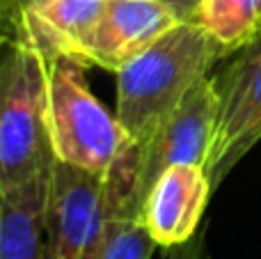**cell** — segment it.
I'll return each mask as SVG.
<instances>
[{
	"mask_svg": "<svg viewBox=\"0 0 261 259\" xmlns=\"http://www.w3.org/2000/svg\"><path fill=\"white\" fill-rule=\"evenodd\" d=\"M225 48L193 21H179L117 71V113L133 145H142L184 96L211 73Z\"/></svg>",
	"mask_w": 261,
	"mask_h": 259,
	"instance_id": "obj_1",
	"label": "cell"
},
{
	"mask_svg": "<svg viewBox=\"0 0 261 259\" xmlns=\"http://www.w3.org/2000/svg\"><path fill=\"white\" fill-rule=\"evenodd\" d=\"M53 161L48 60L23 37H12L0 69V193L48 174Z\"/></svg>",
	"mask_w": 261,
	"mask_h": 259,
	"instance_id": "obj_2",
	"label": "cell"
},
{
	"mask_svg": "<svg viewBox=\"0 0 261 259\" xmlns=\"http://www.w3.org/2000/svg\"><path fill=\"white\" fill-rule=\"evenodd\" d=\"M85 69L71 58L48 60V128L60 163L108 177L133 147L117 113L92 92Z\"/></svg>",
	"mask_w": 261,
	"mask_h": 259,
	"instance_id": "obj_3",
	"label": "cell"
},
{
	"mask_svg": "<svg viewBox=\"0 0 261 259\" xmlns=\"http://www.w3.org/2000/svg\"><path fill=\"white\" fill-rule=\"evenodd\" d=\"M218 94L213 76H206L184 96L179 106L161 122V126L138 147V163L130 186V195L124 206L140 216L144 197L165 170L174 165H204L208 163L216 133Z\"/></svg>",
	"mask_w": 261,
	"mask_h": 259,
	"instance_id": "obj_4",
	"label": "cell"
},
{
	"mask_svg": "<svg viewBox=\"0 0 261 259\" xmlns=\"http://www.w3.org/2000/svg\"><path fill=\"white\" fill-rule=\"evenodd\" d=\"M108 220V177L53 161L46 197L48 259H101Z\"/></svg>",
	"mask_w": 261,
	"mask_h": 259,
	"instance_id": "obj_5",
	"label": "cell"
},
{
	"mask_svg": "<svg viewBox=\"0 0 261 259\" xmlns=\"http://www.w3.org/2000/svg\"><path fill=\"white\" fill-rule=\"evenodd\" d=\"M213 81L218 115L206 172L216 191L261 140V39L231 55Z\"/></svg>",
	"mask_w": 261,
	"mask_h": 259,
	"instance_id": "obj_6",
	"label": "cell"
},
{
	"mask_svg": "<svg viewBox=\"0 0 261 259\" xmlns=\"http://www.w3.org/2000/svg\"><path fill=\"white\" fill-rule=\"evenodd\" d=\"M213 184L204 165H174L165 170L140 209V223L158 248L170 250L199 232Z\"/></svg>",
	"mask_w": 261,
	"mask_h": 259,
	"instance_id": "obj_7",
	"label": "cell"
},
{
	"mask_svg": "<svg viewBox=\"0 0 261 259\" xmlns=\"http://www.w3.org/2000/svg\"><path fill=\"white\" fill-rule=\"evenodd\" d=\"M176 23L179 16L158 0H106L87 41V69L117 73Z\"/></svg>",
	"mask_w": 261,
	"mask_h": 259,
	"instance_id": "obj_8",
	"label": "cell"
},
{
	"mask_svg": "<svg viewBox=\"0 0 261 259\" xmlns=\"http://www.w3.org/2000/svg\"><path fill=\"white\" fill-rule=\"evenodd\" d=\"M106 7V0H50L28 7L16 35L30 41L46 60L71 58L87 67V41Z\"/></svg>",
	"mask_w": 261,
	"mask_h": 259,
	"instance_id": "obj_9",
	"label": "cell"
},
{
	"mask_svg": "<svg viewBox=\"0 0 261 259\" xmlns=\"http://www.w3.org/2000/svg\"><path fill=\"white\" fill-rule=\"evenodd\" d=\"M48 174L0 193V259H48Z\"/></svg>",
	"mask_w": 261,
	"mask_h": 259,
	"instance_id": "obj_10",
	"label": "cell"
},
{
	"mask_svg": "<svg viewBox=\"0 0 261 259\" xmlns=\"http://www.w3.org/2000/svg\"><path fill=\"white\" fill-rule=\"evenodd\" d=\"M190 21L204 28L231 58L261 39V0H199Z\"/></svg>",
	"mask_w": 261,
	"mask_h": 259,
	"instance_id": "obj_11",
	"label": "cell"
},
{
	"mask_svg": "<svg viewBox=\"0 0 261 259\" xmlns=\"http://www.w3.org/2000/svg\"><path fill=\"white\" fill-rule=\"evenodd\" d=\"M119 200L122 191L110 184V220L101 259H151L158 246L140 223V216L126 211Z\"/></svg>",
	"mask_w": 261,
	"mask_h": 259,
	"instance_id": "obj_12",
	"label": "cell"
},
{
	"mask_svg": "<svg viewBox=\"0 0 261 259\" xmlns=\"http://www.w3.org/2000/svg\"><path fill=\"white\" fill-rule=\"evenodd\" d=\"M30 0H0V23H3V41H9L16 35L18 21H21Z\"/></svg>",
	"mask_w": 261,
	"mask_h": 259,
	"instance_id": "obj_13",
	"label": "cell"
},
{
	"mask_svg": "<svg viewBox=\"0 0 261 259\" xmlns=\"http://www.w3.org/2000/svg\"><path fill=\"white\" fill-rule=\"evenodd\" d=\"M167 259H208L204 229L195 234L190 241L181 243V246H176V248H170V250H167Z\"/></svg>",
	"mask_w": 261,
	"mask_h": 259,
	"instance_id": "obj_14",
	"label": "cell"
},
{
	"mask_svg": "<svg viewBox=\"0 0 261 259\" xmlns=\"http://www.w3.org/2000/svg\"><path fill=\"white\" fill-rule=\"evenodd\" d=\"M158 3L167 5V7L179 16V21H190V18H193L195 7L199 5V0H158Z\"/></svg>",
	"mask_w": 261,
	"mask_h": 259,
	"instance_id": "obj_15",
	"label": "cell"
},
{
	"mask_svg": "<svg viewBox=\"0 0 261 259\" xmlns=\"http://www.w3.org/2000/svg\"><path fill=\"white\" fill-rule=\"evenodd\" d=\"M44 3H50V0H30V5H28V7H39V5H44Z\"/></svg>",
	"mask_w": 261,
	"mask_h": 259,
	"instance_id": "obj_16",
	"label": "cell"
}]
</instances>
